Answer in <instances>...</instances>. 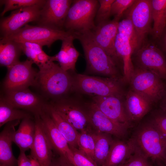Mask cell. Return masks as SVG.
<instances>
[{"mask_svg":"<svg viewBox=\"0 0 166 166\" xmlns=\"http://www.w3.org/2000/svg\"><path fill=\"white\" fill-rule=\"evenodd\" d=\"M38 67L39 70L34 86L39 90L40 95L50 101L67 97L71 91L72 76L53 61Z\"/></svg>","mask_w":166,"mask_h":166,"instance_id":"obj_1","label":"cell"},{"mask_svg":"<svg viewBox=\"0 0 166 166\" xmlns=\"http://www.w3.org/2000/svg\"><path fill=\"white\" fill-rule=\"evenodd\" d=\"M73 34L75 39L78 40L82 47L87 71L122 80L119 76L116 62L96 42L91 30L75 32Z\"/></svg>","mask_w":166,"mask_h":166,"instance_id":"obj_2","label":"cell"},{"mask_svg":"<svg viewBox=\"0 0 166 166\" xmlns=\"http://www.w3.org/2000/svg\"><path fill=\"white\" fill-rule=\"evenodd\" d=\"M71 91L95 96L110 95L123 96L122 80L76 74L72 76Z\"/></svg>","mask_w":166,"mask_h":166,"instance_id":"obj_3","label":"cell"},{"mask_svg":"<svg viewBox=\"0 0 166 166\" xmlns=\"http://www.w3.org/2000/svg\"><path fill=\"white\" fill-rule=\"evenodd\" d=\"M99 5L97 0H73L64 27L72 32L92 30L96 26L94 19Z\"/></svg>","mask_w":166,"mask_h":166,"instance_id":"obj_4","label":"cell"},{"mask_svg":"<svg viewBox=\"0 0 166 166\" xmlns=\"http://www.w3.org/2000/svg\"><path fill=\"white\" fill-rule=\"evenodd\" d=\"M137 145L148 158L162 164L166 163V137L151 123L145 124L134 137Z\"/></svg>","mask_w":166,"mask_h":166,"instance_id":"obj_5","label":"cell"},{"mask_svg":"<svg viewBox=\"0 0 166 166\" xmlns=\"http://www.w3.org/2000/svg\"><path fill=\"white\" fill-rule=\"evenodd\" d=\"M73 33L71 31L63 30L27 24L15 32L2 38L17 42H34L49 48L56 41H62Z\"/></svg>","mask_w":166,"mask_h":166,"instance_id":"obj_6","label":"cell"},{"mask_svg":"<svg viewBox=\"0 0 166 166\" xmlns=\"http://www.w3.org/2000/svg\"><path fill=\"white\" fill-rule=\"evenodd\" d=\"M130 89L152 103L160 101L166 93V85L157 75L139 68L135 69L130 81Z\"/></svg>","mask_w":166,"mask_h":166,"instance_id":"obj_7","label":"cell"},{"mask_svg":"<svg viewBox=\"0 0 166 166\" xmlns=\"http://www.w3.org/2000/svg\"><path fill=\"white\" fill-rule=\"evenodd\" d=\"M33 63L27 59L7 67V73L3 84L5 92L34 86L38 72L33 67Z\"/></svg>","mask_w":166,"mask_h":166,"instance_id":"obj_8","label":"cell"},{"mask_svg":"<svg viewBox=\"0 0 166 166\" xmlns=\"http://www.w3.org/2000/svg\"><path fill=\"white\" fill-rule=\"evenodd\" d=\"M48 102L59 115L77 130L81 131L89 127L86 109L75 100L66 97Z\"/></svg>","mask_w":166,"mask_h":166,"instance_id":"obj_9","label":"cell"},{"mask_svg":"<svg viewBox=\"0 0 166 166\" xmlns=\"http://www.w3.org/2000/svg\"><path fill=\"white\" fill-rule=\"evenodd\" d=\"M124 14L125 18L130 19L134 26L139 49L142 45L146 35L151 31V23L152 20L151 0H135Z\"/></svg>","mask_w":166,"mask_h":166,"instance_id":"obj_10","label":"cell"},{"mask_svg":"<svg viewBox=\"0 0 166 166\" xmlns=\"http://www.w3.org/2000/svg\"><path fill=\"white\" fill-rule=\"evenodd\" d=\"M45 3L13 10L9 16L1 19L0 29L2 37L15 32L30 22H37Z\"/></svg>","mask_w":166,"mask_h":166,"instance_id":"obj_11","label":"cell"},{"mask_svg":"<svg viewBox=\"0 0 166 166\" xmlns=\"http://www.w3.org/2000/svg\"><path fill=\"white\" fill-rule=\"evenodd\" d=\"M73 0H47L41 9L37 22L39 25L63 30Z\"/></svg>","mask_w":166,"mask_h":166,"instance_id":"obj_12","label":"cell"},{"mask_svg":"<svg viewBox=\"0 0 166 166\" xmlns=\"http://www.w3.org/2000/svg\"><path fill=\"white\" fill-rule=\"evenodd\" d=\"M135 52L138 68L153 72L166 81V60L159 49L152 44H147Z\"/></svg>","mask_w":166,"mask_h":166,"instance_id":"obj_13","label":"cell"},{"mask_svg":"<svg viewBox=\"0 0 166 166\" xmlns=\"http://www.w3.org/2000/svg\"><path fill=\"white\" fill-rule=\"evenodd\" d=\"M2 95L13 106L28 111L34 116L40 115L48 102L29 88L5 92L4 95Z\"/></svg>","mask_w":166,"mask_h":166,"instance_id":"obj_14","label":"cell"},{"mask_svg":"<svg viewBox=\"0 0 166 166\" xmlns=\"http://www.w3.org/2000/svg\"><path fill=\"white\" fill-rule=\"evenodd\" d=\"M85 104L89 127H92L94 129V131L113 135L118 137L125 136L129 127L109 118L93 101Z\"/></svg>","mask_w":166,"mask_h":166,"instance_id":"obj_15","label":"cell"},{"mask_svg":"<svg viewBox=\"0 0 166 166\" xmlns=\"http://www.w3.org/2000/svg\"><path fill=\"white\" fill-rule=\"evenodd\" d=\"M123 96H95L93 102L107 117L117 123L130 127L131 121L127 114Z\"/></svg>","mask_w":166,"mask_h":166,"instance_id":"obj_16","label":"cell"},{"mask_svg":"<svg viewBox=\"0 0 166 166\" xmlns=\"http://www.w3.org/2000/svg\"><path fill=\"white\" fill-rule=\"evenodd\" d=\"M119 22L114 19L96 26L91 30L96 42L116 62L118 58L115 47Z\"/></svg>","mask_w":166,"mask_h":166,"instance_id":"obj_17","label":"cell"},{"mask_svg":"<svg viewBox=\"0 0 166 166\" xmlns=\"http://www.w3.org/2000/svg\"><path fill=\"white\" fill-rule=\"evenodd\" d=\"M40 116L44 130L53 150L59 156L64 157L71 163L72 152L64 137L44 109Z\"/></svg>","mask_w":166,"mask_h":166,"instance_id":"obj_18","label":"cell"},{"mask_svg":"<svg viewBox=\"0 0 166 166\" xmlns=\"http://www.w3.org/2000/svg\"><path fill=\"white\" fill-rule=\"evenodd\" d=\"M34 117L35 134L30 155L41 166H50L53 156L52 148L44 130L40 116Z\"/></svg>","mask_w":166,"mask_h":166,"instance_id":"obj_19","label":"cell"},{"mask_svg":"<svg viewBox=\"0 0 166 166\" xmlns=\"http://www.w3.org/2000/svg\"><path fill=\"white\" fill-rule=\"evenodd\" d=\"M17 120L5 124L0 134V164L5 166H16L17 159L14 156L12 148L15 127L20 123Z\"/></svg>","mask_w":166,"mask_h":166,"instance_id":"obj_20","label":"cell"},{"mask_svg":"<svg viewBox=\"0 0 166 166\" xmlns=\"http://www.w3.org/2000/svg\"><path fill=\"white\" fill-rule=\"evenodd\" d=\"M137 146L134 138L126 141L113 140L104 166H118L129 159Z\"/></svg>","mask_w":166,"mask_h":166,"instance_id":"obj_21","label":"cell"},{"mask_svg":"<svg viewBox=\"0 0 166 166\" xmlns=\"http://www.w3.org/2000/svg\"><path fill=\"white\" fill-rule=\"evenodd\" d=\"M124 103L131 122L142 119L149 111L152 104L146 98L131 89L126 94Z\"/></svg>","mask_w":166,"mask_h":166,"instance_id":"obj_22","label":"cell"},{"mask_svg":"<svg viewBox=\"0 0 166 166\" xmlns=\"http://www.w3.org/2000/svg\"><path fill=\"white\" fill-rule=\"evenodd\" d=\"M74 39L73 34L65 38L62 41L61 46L59 52L51 56V61H58L60 67L65 71L75 70L76 63L79 55L73 44Z\"/></svg>","mask_w":166,"mask_h":166,"instance_id":"obj_23","label":"cell"},{"mask_svg":"<svg viewBox=\"0 0 166 166\" xmlns=\"http://www.w3.org/2000/svg\"><path fill=\"white\" fill-rule=\"evenodd\" d=\"M115 47L118 57L121 58L123 61L124 75L122 82L129 83L135 69L131 59L134 50L128 40L118 33L116 38Z\"/></svg>","mask_w":166,"mask_h":166,"instance_id":"obj_24","label":"cell"},{"mask_svg":"<svg viewBox=\"0 0 166 166\" xmlns=\"http://www.w3.org/2000/svg\"><path fill=\"white\" fill-rule=\"evenodd\" d=\"M35 131L34 118H26L22 120L13 137V142L20 151L25 152L30 149L34 142Z\"/></svg>","mask_w":166,"mask_h":166,"instance_id":"obj_25","label":"cell"},{"mask_svg":"<svg viewBox=\"0 0 166 166\" xmlns=\"http://www.w3.org/2000/svg\"><path fill=\"white\" fill-rule=\"evenodd\" d=\"M44 109L64 137L69 146L78 148L79 132L77 130L59 115L48 102L45 104Z\"/></svg>","mask_w":166,"mask_h":166,"instance_id":"obj_26","label":"cell"},{"mask_svg":"<svg viewBox=\"0 0 166 166\" xmlns=\"http://www.w3.org/2000/svg\"><path fill=\"white\" fill-rule=\"evenodd\" d=\"M22 52L19 43L3 38L0 41V64L7 68L19 62Z\"/></svg>","mask_w":166,"mask_h":166,"instance_id":"obj_27","label":"cell"},{"mask_svg":"<svg viewBox=\"0 0 166 166\" xmlns=\"http://www.w3.org/2000/svg\"><path fill=\"white\" fill-rule=\"evenodd\" d=\"M151 6L152 32L155 38H160L166 27V0H151Z\"/></svg>","mask_w":166,"mask_h":166,"instance_id":"obj_28","label":"cell"},{"mask_svg":"<svg viewBox=\"0 0 166 166\" xmlns=\"http://www.w3.org/2000/svg\"><path fill=\"white\" fill-rule=\"evenodd\" d=\"M91 130L95 141L94 161L98 166H104L113 140L110 134Z\"/></svg>","mask_w":166,"mask_h":166,"instance_id":"obj_29","label":"cell"},{"mask_svg":"<svg viewBox=\"0 0 166 166\" xmlns=\"http://www.w3.org/2000/svg\"><path fill=\"white\" fill-rule=\"evenodd\" d=\"M34 119V116L26 111L18 109L8 103L2 95L0 98V127L13 121L26 118Z\"/></svg>","mask_w":166,"mask_h":166,"instance_id":"obj_30","label":"cell"},{"mask_svg":"<svg viewBox=\"0 0 166 166\" xmlns=\"http://www.w3.org/2000/svg\"><path fill=\"white\" fill-rule=\"evenodd\" d=\"M77 146L78 148L80 150L94 161L95 141L89 128L79 132Z\"/></svg>","mask_w":166,"mask_h":166,"instance_id":"obj_31","label":"cell"},{"mask_svg":"<svg viewBox=\"0 0 166 166\" xmlns=\"http://www.w3.org/2000/svg\"><path fill=\"white\" fill-rule=\"evenodd\" d=\"M118 31L120 36L128 40L134 52L138 49L137 34L130 19L125 18L119 22Z\"/></svg>","mask_w":166,"mask_h":166,"instance_id":"obj_32","label":"cell"},{"mask_svg":"<svg viewBox=\"0 0 166 166\" xmlns=\"http://www.w3.org/2000/svg\"><path fill=\"white\" fill-rule=\"evenodd\" d=\"M45 0H0V3L4 4V9L0 14L3 16L7 12L15 10L22 8L44 3Z\"/></svg>","mask_w":166,"mask_h":166,"instance_id":"obj_33","label":"cell"},{"mask_svg":"<svg viewBox=\"0 0 166 166\" xmlns=\"http://www.w3.org/2000/svg\"><path fill=\"white\" fill-rule=\"evenodd\" d=\"M18 42L22 48V52L27 57L28 59L33 61L34 63L38 65L37 56L43 51L42 46L39 44L30 42Z\"/></svg>","mask_w":166,"mask_h":166,"instance_id":"obj_34","label":"cell"},{"mask_svg":"<svg viewBox=\"0 0 166 166\" xmlns=\"http://www.w3.org/2000/svg\"><path fill=\"white\" fill-rule=\"evenodd\" d=\"M115 0H99V6L97 11L95 23L96 26L107 21L111 16V7Z\"/></svg>","mask_w":166,"mask_h":166,"instance_id":"obj_35","label":"cell"},{"mask_svg":"<svg viewBox=\"0 0 166 166\" xmlns=\"http://www.w3.org/2000/svg\"><path fill=\"white\" fill-rule=\"evenodd\" d=\"M135 0H115L112 5L111 10V16L114 17L113 19L119 22L125 11L132 5Z\"/></svg>","mask_w":166,"mask_h":166,"instance_id":"obj_36","label":"cell"},{"mask_svg":"<svg viewBox=\"0 0 166 166\" xmlns=\"http://www.w3.org/2000/svg\"><path fill=\"white\" fill-rule=\"evenodd\" d=\"M148 158L137 145L129 159L123 164V166H151Z\"/></svg>","mask_w":166,"mask_h":166,"instance_id":"obj_37","label":"cell"},{"mask_svg":"<svg viewBox=\"0 0 166 166\" xmlns=\"http://www.w3.org/2000/svg\"><path fill=\"white\" fill-rule=\"evenodd\" d=\"M69 147L73 154L71 163L74 166H98L78 148Z\"/></svg>","mask_w":166,"mask_h":166,"instance_id":"obj_38","label":"cell"},{"mask_svg":"<svg viewBox=\"0 0 166 166\" xmlns=\"http://www.w3.org/2000/svg\"><path fill=\"white\" fill-rule=\"evenodd\" d=\"M150 123L166 137V112L160 109L154 114Z\"/></svg>","mask_w":166,"mask_h":166,"instance_id":"obj_39","label":"cell"},{"mask_svg":"<svg viewBox=\"0 0 166 166\" xmlns=\"http://www.w3.org/2000/svg\"><path fill=\"white\" fill-rule=\"evenodd\" d=\"M18 166H32L31 159L30 155L26 156L25 152L20 151L17 159Z\"/></svg>","mask_w":166,"mask_h":166,"instance_id":"obj_40","label":"cell"},{"mask_svg":"<svg viewBox=\"0 0 166 166\" xmlns=\"http://www.w3.org/2000/svg\"><path fill=\"white\" fill-rule=\"evenodd\" d=\"M50 166H74V165L66 158L58 156L57 157L53 156Z\"/></svg>","mask_w":166,"mask_h":166,"instance_id":"obj_41","label":"cell"},{"mask_svg":"<svg viewBox=\"0 0 166 166\" xmlns=\"http://www.w3.org/2000/svg\"><path fill=\"white\" fill-rule=\"evenodd\" d=\"M51 56L47 55L44 51L38 54L37 56V59L39 64L38 66L45 64L51 61Z\"/></svg>","mask_w":166,"mask_h":166,"instance_id":"obj_42","label":"cell"},{"mask_svg":"<svg viewBox=\"0 0 166 166\" xmlns=\"http://www.w3.org/2000/svg\"><path fill=\"white\" fill-rule=\"evenodd\" d=\"M160 101V109L166 112V93Z\"/></svg>","mask_w":166,"mask_h":166,"instance_id":"obj_43","label":"cell"},{"mask_svg":"<svg viewBox=\"0 0 166 166\" xmlns=\"http://www.w3.org/2000/svg\"><path fill=\"white\" fill-rule=\"evenodd\" d=\"M160 38L161 39L164 49L166 52V27Z\"/></svg>","mask_w":166,"mask_h":166,"instance_id":"obj_44","label":"cell"},{"mask_svg":"<svg viewBox=\"0 0 166 166\" xmlns=\"http://www.w3.org/2000/svg\"><path fill=\"white\" fill-rule=\"evenodd\" d=\"M30 155L31 159L32 166H41L37 161L33 157Z\"/></svg>","mask_w":166,"mask_h":166,"instance_id":"obj_45","label":"cell"},{"mask_svg":"<svg viewBox=\"0 0 166 166\" xmlns=\"http://www.w3.org/2000/svg\"><path fill=\"white\" fill-rule=\"evenodd\" d=\"M123 164H121V165H118V166H123Z\"/></svg>","mask_w":166,"mask_h":166,"instance_id":"obj_46","label":"cell"},{"mask_svg":"<svg viewBox=\"0 0 166 166\" xmlns=\"http://www.w3.org/2000/svg\"><path fill=\"white\" fill-rule=\"evenodd\" d=\"M0 166H5L0 164Z\"/></svg>","mask_w":166,"mask_h":166,"instance_id":"obj_47","label":"cell"},{"mask_svg":"<svg viewBox=\"0 0 166 166\" xmlns=\"http://www.w3.org/2000/svg\"><path fill=\"white\" fill-rule=\"evenodd\" d=\"M165 166H166V164H165Z\"/></svg>","mask_w":166,"mask_h":166,"instance_id":"obj_48","label":"cell"}]
</instances>
